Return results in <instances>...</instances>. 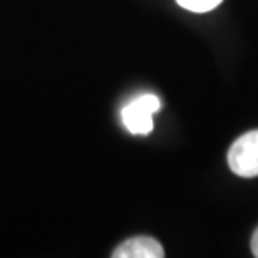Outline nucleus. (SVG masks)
Instances as JSON below:
<instances>
[{
  "mask_svg": "<svg viewBox=\"0 0 258 258\" xmlns=\"http://www.w3.org/2000/svg\"><path fill=\"white\" fill-rule=\"evenodd\" d=\"M161 109V101L154 94H143L121 109V121L131 134L146 136L153 131V114Z\"/></svg>",
  "mask_w": 258,
  "mask_h": 258,
  "instance_id": "obj_1",
  "label": "nucleus"
},
{
  "mask_svg": "<svg viewBox=\"0 0 258 258\" xmlns=\"http://www.w3.org/2000/svg\"><path fill=\"white\" fill-rule=\"evenodd\" d=\"M228 166L236 176H258V129L245 133L231 144L228 151Z\"/></svg>",
  "mask_w": 258,
  "mask_h": 258,
  "instance_id": "obj_2",
  "label": "nucleus"
},
{
  "mask_svg": "<svg viewBox=\"0 0 258 258\" xmlns=\"http://www.w3.org/2000/svg\"><path fill=\"white\" fill-rule=\"evenodd\" d=\"M163 245L151 236H134L112 251V258H163Z\"/></svg>",
  "mask_w": 258,
  "mask_h": 258,
  "instance_id": "obj_3",
  "label": "nucleus"
},
{
  "mask_svg": "<svg viewBox=\"0 0 258 258\" xmlns=\"http://www.w3.org/2000/svg\"><path fill=\"white\" fill-rule=\"evenodd\" d=\"M221 2H223V0H176V4L179 7L189 10V12H196V14L210 12V10L218 7Z\"/></svg>",
  "mask_w": 258,
  "mask_h": 258,
  "instance_id": "obj_4",
  "label": "nucleus"
},
{
  "mask_svg": "<svg viewBox=\"0 0 258 258\" xmlns=\"http://www.w3.org/2000/svg\"><path fill=\"white\" fill-rule=\"evenodd\" d=\"M251 251H253V255L258 258V228L255 230L253 238H251Z\"/></svg>",
  "mask_w": 258,
  "mask_h": 258,
  "instance_id": "obj_5",
  "label": "nucleus"
}]
</instances>
